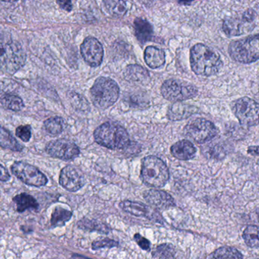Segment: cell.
<instances>
[{
  "label": "cell",
  "mask_w": 259,
  "mask_h": 259,
  "mask_svg": "<svg viewBox=\"0 0 259 259\" xmlns=\"http://www.w3.org/2000/svg\"><path fill=\"white\" fill-rule=\"evenodd\" d=\"M190 64L196 75L209 77L221 70L223 62L216 51L202 44H197L190 51Z\"/></svg>",
  "instance_id": "1"
},
{
  "label": "cell",
  "mask_w": 259,
  "mask_h": 259,
  "mask_svg": "<svg viewBox=\"0 0 259 259\" xmlns=\"http://www.w3.org/2000/svg\"><path fill=\"white\" fill-rule=\"evenodd\" d=\"M26 63V54L19 42L4 37L0 39V69L14 75Z\"/></svg>",
  "instance_id": "2"
},
{
  "label": "cell",
  "mask_w": 259,
  "mask_h": 259,
  "mask_svg": "<svg viewBox=\"0 0 259 259\" xmlns=\"http://www.w3.org/2000/svg\"><path fill=\"white\" fill-rule=\"evenodd\" d=\"M94 138L98 145L112 150L124 149L130 143V136L126 130L116 122L101 124L95 130Z\"/></svg>",
  "instance_id": "3"
},
{
  "label": "cell",
  "mask_w": 259,
  "mask_h": 259,
  "mask_svg": "<svg viewBox=\"0 0 259 259\" xmlns=\"http://www.w3.org/2000/svg\"><path fill=\"white\" fill-rule=\"evenodd\" d=\"M90 94L94 105L97 108L105 110L117 101L119 88L111 78L100 77L94 83Z\"/></svg>",
  "instance_id": "4"
},
{
  "label": "cell",
  "mask_w": 259,
  "mask_h": 259,
  "mask_svg": "<svg viewBox=\"0 0 259 259\" xmlns=\"http://www.w3.org/2000/svg\"><path fill=\"white\" fill-rule=\"evenodd\" d=\"M141 177L147 186L163 187L169 181V169L161 159L156 156H148L142 160Z\"/></svg>",
  "instance_id": "5"
},
{
  "label": "cell",
  "mask_w": 259,
  "mask_h": 259,
  "mask_svg": "<svg viewBox=\"0 0 259 259\" xmlns=\"http://www.w3.org/2000/svg\"><path fill=\"white\" fill-rule=\"evenodd\" d=\"M229 53L235 61L249 64L259 58L258 35L249 36L232 42L229 46Z\"/></svg>",
  "instance_id": "6"
},
{
  "label": "cell",
  "mask_w": 259,
  "mask_h": 259,
  "mask_svg": "<svg viewBox=\"0 0 259 259\" xmlns=\"http://www.w3.org/2000/svg\"><path fill=\"white\" fill-rule=\"evenodd\" d=\"M257 23V14L254 10H247L239 16L227 18L223 22L224 32L230 37L240 36L252 31Z\"/></svg>",
  "instance_id": "7"
},
{
  "label": "cell",
  "mask_w": 259,
  "mask_h": 259,
  "mask_svg": "<svg viewBox=\"0 0 259 259\" xmlns=\"http://www.w3.org/2000/svg\"><path fill=\"white\" fill-rule=\"evenodd\" d=\"M161 95L165 99L172 102H180L192 99L198 95L195 86L177 79L166 80L161 86Z\"/></svg>",
  "instance_id": "8"
},
{
  "label": "cell",
  "mask_w": 259,
  "mask_h": 259,
  "mask_svg": "<svg viewBox=\"0 0 259 259\" xmlns=\"http://www.w3.org/2000/svg\"><path fill=\"white\" fill-rule=\"evenodd\" d=\"M218 133L214 124L203 118L190 121L184 128L185 136L198 144L209 142L216 137Z\"/></svg>",
  "instance_id": "9"
},
{
  "label": "cell",
  "mask_w": 259,
  "mask_h": 259,
  "mask_svg": "<svg viewBox=\"0 0 259 259\" xmlns=\"http://www.w3.org/2000/svg\"><path fill=\"white\" fill-rule=\"evenodd\" d=\"M231 109L239 122L245 126H254L258 123V104L249 98H241L233 101Z\"/></svg>",
  "instance_id": "10"
},
{
  "label": "cell",
  "mask_w": 259,
  "mask_h": 259,
  "mask_svg": "<svg viewBox=\"0 0 259 259\" xmlns=\"http://www.w3.org/2000/svg\"><path fill=\"white\" fill-rule=\"evenodd\" d=\"M13 174L19 180L30 186L41 187L46 186L48 179L36 166L23 161H16L11 166Z\"/></svg>",
  "instance_id": "11"
},
{
  "label": "cell",
  "mask_w": 259,
  "mask_h": 259,
  "mask_svg": "<svg viewBox=\"0 0 259 259\" xmlns=\"http://www.w3.org/2000/svg\"><path fill=\"white\" fill-rule=\"evenodd\" d=\"M45 151L51 157L63 160H73L80 154V149L76 144L66 139L48 142L45 147Z\"/></svg>",
  "instance_id": "12"
},
{
  "label": "cell",
  "mask_w": 259,
  "mask_h": 259,
  "mask_svg": "<svg viewBox=\"0 0 259 259\" xmlns=\"http://www.w3.org/2000/svg\"><path fill=\"white\" fill-rule=\"evenodd\" d=\"M81 54L84 62L92 67L101 66L104 59V48L101 42L93 37L84 39L81 45Z\"/></svg>",
  "instance_id": "13"
},
{
  "label": "cell",
  "mask_w": 259,
  "mask_h": 259,
  "mask_svg": "<svg viewBox=\"0 0 259 259\" xmlns=\"http://www.w3.org/2000/svg\"><path fill=\"white\" fill-rule=\"evenodd\" d=\"M59 181L62 187L71 192H78L85 184L82 172L72 165H68L62 169Z\"/></svg>",
  "instance_id": "14"
},
{
  "label": "cell",
  "mask_w": 259,
  "mask_h": 259,
  "mask_svg": "<svg viewBox=\"0 0 259 259\" xmlns=\"http://www.w3.org/2000/svg\"><path fill=\"white\" fill-rule=\"evenodd\" d=\"M144 197L150 205L159 210H166L175 206V201L172 197L164 191L151 189L146 191L144 193Z\"/></svg>",
  "instance_id": "15"
},
{
  "label": "cell",
  "mask_w": 259,
  "mask_h": 259,
  "mask_svg": "<svg viewBox=\"0 0 259 259\" xmlns=\"http://www.w3.org/2000/svg\"><path fill=\"white\" fill-rule=\"evenodd\" d=\"M198 109L195 106L189 104L176 103L172 104L167 112V117L169 120L179 121L187 119L193 114L198 113Z\"/></svg>",
  "instance_id": "16"
},
{
  "label": "cell",
  "mask_w": 259,
  "mask_h": 259,
  "mask_svg": "<svg viewBox=\"0 0 259 259\" xmlns=\"http://www.w3.org/2000/svg\"><path fill=\"white\" fill-rule=\"evenodd\" d=\"M171 154L176 158L188 160L193 158L196 154V148L192 142L188 140L177 142L171 147Z\"/></svg>",
  "instance_id": "17"
},
{
  "label": "cell",
  "mask_w": 259,
  "mask_h": 259,
  "mask_svg": "<svg viewBox=\"0 0 259 259\" xmlns=\"http://www.w3.org/2000/svg\"><path fill=\"white\" fill-rule=\"evenodd\" d=\"M144 58L146 64L151 69H158L162 67L166 61L164 51L154 46L146 48Z\"/></svg>",
  "instance_id": "18"
},
{
  "label": "cell",
  "mask_w": 259,
  "mask_h": 259,
  "mask_svg": "<svg viewBox=\"0 0 259 259\" xmlns=\"http://www.w3.org/2000/svg\"><path fill=\"white\" fill-rule=\"evenodd\" d=\"M124 78L130 82L144 83L149 81V72L145 68L139 65H130L124 72Z\"/></svg>",
  "instance_id": "19"
},
{
  "label": "cell",
  "mask_w": 259,
  "mask_h": 259,
  "mask_svg": "<svg viewBox=\"0 0 259 259\" xmlns=\"http://www.w3.org/2000/svg\"><path fill=\"white\" fill-rule=\"evenodd\" d=\"M135 34L141 43L151 40L153 37L152 25L145 19L138 18L134 22Z\"/></svg>",
  "instance_id": "20"
},
{
  "label": "cell",
  "mask_w": 259,
  "mask_h": 259,
  "mask_svg": "<svg viewBox=\"0 0 259 259\" xmlns=\"http://www.w3.org/2000/svg\"><path fill=\"white\" fill-rule=\"evenodd\" d=\"M0 147L15 152L23 151L24 147L16 140L9 130L0 125Z\"/></svg>",
  "instance_id": "21"
},
{
  "label": "cell",
  "mask_w": 259,
  "mask_h": 259,
  "mask_svg": "<svg viewBox=\"0 0 259 259\" xmlns=\"http://www.w3.org/2000/svg\"><path fill=\"white\" fill-rule=\"evenodd\" d=\"M13 201L16 203L18 212L22 213L28 209L37 210L39 208V204L37 200L29 194L20 193L13 198Z\"/></svg>",
  "instance_id": "22"
},
{
  "label": "cell",
  "mask_w": 259,
  "mask_h": 259,
  "mask_svg": "<svg viewBox=\"0 0 259 259\" xmlns=\"http://www.w3.org/2000/svg\"><path fill=\"white\" fill-rule=\"evenodd\" d=\"M0 107L12 111H21L25 107L23 100L14 94H6L0 97Z\"/></svg>",
  "instance_id": "23"
},
{
  "label": "cell",
  "mask_w": 259,
  "mask_h": 259,
  "mask_svg": "<svg viewBox=\"0 0 259 259\" xmlns=\"http://www.w3.org/2000/svg\"><path fill=\"white\" fill-rule=\"evenodd\" d=\"M66 126V121L60 116H52L44 122V130L51 136H60Z\"/></svg>",
  "instance_id": "24"
},
{
  "label": "cell",
  "mask_w": 259,
  "mask_h": 259,
  "mask_svg": "<svg viewBox=\"0 0 259 259\" xmlns=\"http://www.w3.org/2000/svg\"><path fill=\"white\" fill-rule=\"evenodd\" d=\"M124 211L136 217H148L150 214L149 208L145 204L136 201H124L119 204Z\"/></svg>",
  "instance_id": "25"
},
{
  "label": "cell",
  "mask_w": 259,
  "mask_h": 259,
  "mask_svg": "<svg viewBox=\"0 0 259 259\" xmlns=\"http://www.w3.org/2000/svg\"><path fill=\"white\" fill-rule=\"evenodd\" d=\"M72 217V212L62 207H57L54 209L51 216V227H61L66 225V223L70 221Z\"/></svg>",
  "instance_id": "26"
},
{
  "label": "cell",
  "mask_w": 259,
  "mask_h": 259,
  "mask_svg": "<svg viewBox=\"0 0 259 259\" xmlns=\"http://www.w3.org/2000/svg\"><path fill=\"white\" fill-rule=\"evenodd\" d=\"M104 7L110 16L114 18H122L127 12L126 3L124 1L109 0L104 2Z\"/></svg>",
  "instance_id": "27"
},
{
  "label": "cell",
  "mask_w": 259,
  "mask_h": 259,
  "mask_svg": "<svg viewBox=\"0 0 259 259\" xmlns=\"http://www.w3.org/2000/svg\"><path fill=\"white\" fill-rule=\"evenodd\" d=\"M212 259H242L243 255L240 251L233 247L225 246L217 249L212 254Z\"/></svg>",
  "instance_id": "28"
},
{
  "label": "cell",
  "mask_w": 259,
  "mask_h": 259,
  "mask_svg": "<svg viewBox=\"0 0 259 259\" xmlns=\"http://www.w3.org/2000/svg\"><path fill=\"white\" fill-rule=\"evenodd\" d=\"M242 237L248 246L251 248H258V227L257 226H248L244 230Z\"/></svg>",
  "instance_id": "29"
},
{
  "label": "cell",
  "mask_w": 259,
  "mask_h": 259,
  "mask_svg": "<svg viewBox=\"0 0 259 259\" xmlns=\"http://www.w3.org/2000/svg\"><path fill=\"white\" fill-rule=\"evenodd\" d=\"M78 227L88 231H98L101 233H108L109 231V228L105 224L87 218L78 221Z\"/></svg>",
  "instance_id": "30"
},
{
  "label": "cell",
  "mask_w": 259,
  "mask_h": 259,
  "mask_svg": "<svg viewBox=\"0 0 259 259\" xmlns=\"http://www.w3.org/2000/svg\"><path fill=\"white\" fill-rule=\"evenodd\" d=\"M176 254L175 248L169 243L158 245L153 252V255L158 259H175Z\"/></svg>",
  "instance_id": "31"
},
{
  "label": "cell",
  "mask_w": 259,
  "mask_h": 259,
  "mask_svg": "<svg viewBox=\"0 0 259 259\" xmlns=\"http://www.w3.org/2000/svg\"><path fill=\"white\" fill-rule=\"evenodd\" d=\"M203 153L207 157L216 160H221L226 156V151L219 144H208L202 149Z\"/></svg>",
  "instance_id": "32"
},
{
  "label": "cell",
  "mask_w": 259,
  "mask_h": 259,
  "mask_svg": "<svg viewBox=\"0 0 259 259\" xmlns=\"http://www.w3.org/2000/svg\"><path fill=\"white\" fill-rule=\"evenodd\" d=\"M69 98L70 100L71 104L77 110L81 111H87L90 110V106L87 100L79 94L75 92H71L69 94Z\"/></svg>",
  "instance_id": "33"
},
{
  "label": "cell",
  "mask_w": 259,
  "mask_h": 259,
  "mask_svg": "<svg viewBox=\"0 0 259 259\" xmlns=\"http://www.w3.org/2000/svg\"><path fill=\"white\" fill-rule=\"evenodd\" d=\"M118 245L119 242L116 241L108 238H104L92 242V248L93 250H98L104 248H113V247L118 246Z\"/></svg>",
  "instance_id": "34"
},
{
  "label": "cell",
  "mask_w": 259,
  "mask_h": 259,
  "mask_svg": "<svg viewBox=\"0 0 259 259\" xmlns=\"http://www.w3.org/2000/svg\"><path fill=\"white\" fill-rule=\"evenodd\" d=\"M16 134L22 142H28L31 139V127L29 125H19L16 128Z\"/></svg>",
  "instance_id": "35"
},
{
  "label": "cell",
  "mask_w": 259,
  "mask_h": 259,
  "mask_svg": "<svg viewBox=\"0 0 259 259\" xmlns=\"http://www.w3.org/2000/svg\"><path fill=\"white\" fill-rule=\"evenodd\" d=\"M135 239H136V242L139 244V246H140L142 249L150 251V249H151V242H150L146 238L141 236L139 233H136V234L135 235Z\"/></svg>",
  "instance_id": "36"
},
{
  "label": "cell",
  "mask_w": 259,
  "mask_h": 259,
  "mask_svg": "<svg viewBox=\"0 0 259 259\" xmlns=\"http://www.w3.org/2000/svg\"><path fill=\"white\" fill-rule=\"evenodd\" d=\"M11 179L10 172L5 166L0 163V181L7 182Z\"/></svg>",
  "instance_id": "37"
},
{
  "label": "cell",
  "mask_w": 259,
  "mask_h": 259,
  "mask_svg": "<svg viewBox=\"0 0 259 259\" xmlns=\"http://www.w3.org/2000/svg\"><path fill=\"white\" fill-rule=\"evenodd\" d=\"M57 4L60 6L62 10L66 12H71L73 9V6L71 1H57Z\"/></svg>",
  "instance_id": "38"
},
{
  "label": "cell",
  "mask_w": 259,
  "mask_h": 259,
  "mask_svg": "<svg viewBox=\"0 0 259 259\" xmlns=\"http://www.w3.org/2000/svg\"><path fill=\"white\" fill-rule=\"evenodd\" d=\"M248 152L249 153V154H252V155L257 156V154H258V147H250V148H248Z\"/></svg>",
  "instance_id": "39"
}]
</instances>
